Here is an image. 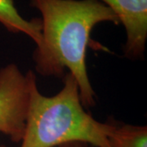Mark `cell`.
<instances>
[{
    "instance_id": "cell-5",
    "label": "cell",
    "mask_w": 147,
    "mask_h": 147,
    "mask_svg": "<svg viewBox=\"0 0 147 147\" xmlns=\"http://www.w3.org/2000/svg\"><path fill=\"white\" fill-rule=\"evenodd\" d=\"M0 23L11 33L24 34L38 46L42 42V21L26 20L20 14L13 0H0Z\"/></svg>"
},
{
    "instance_id": "cell-3",
    "label": "cell",
    "mask_w": 147,
    "mask_h": 147,
    "mask_svg": "<svg viewBox=\"0 0 147 147\" xmlns=\"http://www.w3.org/2000/svg\"><path fill=\"white\" fill-rule=\"evenodd\" d=\"M29 95L27 73L14 63L0 69V132L16 143L25 131Z\"/></svg>"
},
{
    "instance_id": "cell-8",
    "label": "cell",
    "mask_w": 147,
    "mask_h": 147,
    "mask_svg": "<svg viewBox=\"0 0 147 147\" xmlns=\"http://www.w3.org/2000/svg\"><path fill=\"white\" fill-rule=\"evenodd\" d=\"M0 147H6V146H4V145H3V144H2L1 142H0Z\"/></svg>"
},
{
    "instance_id": "cell-4",
    "label": "cell",
    "mask_w": 147,
    "mask_h": 147,
    "mask_svg": "<svg viewBox=\"0 0 147 147\" xmlns=\"http://www.w3.org/2000/svg\"><path fill=\"white\" fill-rule=\"evenodd\" d=\"M115 12L126 32L123 53L129 59L144 56L147 41V0H99Z\"/></svg>"
},
{
    "instance_id": "cell-6",
    "label": "cell",
    "mask_w": 147,
    "mask_h": 147,
    "mask_svg": "<svg viewBox=\"0 0 147 147\" xmlns=\"http://www.w3.org/2000/svg\"><path fill=\"white\" fill-rule=\"evenodd\" d=\"M108 141L110 147H147V127L110 123Z\"/></svg>"
},
{
    "instance_id": "cell-2",
    "label": "cell",
    "mask_w": 147,
    "mask_h": 147,
    "mask_svg": "<svg viewBox=\"0 0 147 147\" xmlns=\"http://www.w3.org/2000/svg\"><path fill=\"white\" fill-rule=\"evenodd\" d=\"M27 74L30 95L20 147H58L69 142L110 147V123H100L86 111L70 74H65L62 88L52 96L39 92L35 74L29 70Z\"/></svg>"
},
{
    "instance_id": "cell-1",
    "label": "cell",
    "mask_w": 147,
    "mask_h": 147,
    "mask_svg": "<svg viewBox=\"0 0 147 147\" xmlns=\"http://www.w3.org/2000/svg\"><path fill=\"white\" fill-rule=\"evenodd\" d=\"M30 3L42 15V42L33 53L36 72L63 78L68 69L77 82L84 108L94 106L87 48L94 27L102 22L119 25L117 16L99 0H30Z\"/></svg>"
},
{
    "instance_id": "cell-7",
    "label": "cell",
    "mask_w": 147,
    "mask_h": 147,
    "mask_svg": "<svg viewBox=\"0 0 147 147\" xmlns=\"http://www.w3.org/2000/svg\"><path fill=\"white\" fill-rule=\"evenodd\" d=\"M58 147H88V145L83 142H69Z\"/></svg>"
}]
</instances>
